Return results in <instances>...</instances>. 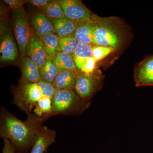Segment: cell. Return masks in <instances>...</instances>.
<instances>
[{"mask_svg": "<svg viewBox=\"0 0 153 153\" xmlns=\"http://www.w3.org/2000/svg\"><path fill=\"white\" fill-rule=\"evenodd\" d=\"M45 120L32 113L22 121L4 108L1 111L0 135L9 140L19 150L30 148L35 142L38 131Z\"/></svg>", "mask_w": 153, "mask_h": 153, "instance_id": "cell-1", "label": "cell"}, {"mask_svg": "<svg viewBox=\"0 0 153 153\" xmlns=\"http://www.w3.org/2000/svg\"><path fill=\"white\" fill-rule=\"evenodd\" d=\"M49 0H29L27 1L32 6L42 10L49 4Z\"/></svg>", "mask_w": 153, "mask_h": 153, "instance_id": "cell-26", "label": "cell"}, {"mask_svg": "<svg viewBox=\"0 0 153 153\" xmlns=\"http://www.w3.org/2000/svg\"><path fill=\"white\" fill-rule=\"evenodd\" d=\"M73 90L56 91L52 99V110L49 117L55 115H77L81 114L90 106Z\"/></svg>", "mask_w": 153, "mask_h": 153, "instance_id": "cell-2", "label": "cell"}, {"mask_svg": "<svg viewBox=\"0 0 153 153\" xmlns=\"http://www.w3.org/2000/svg\"><path fill=\"white\" fill-rule=\"evenodd\" d=\"M27 55L39 68L44 66L48 59L47 52L40 38L35 33L30 39L27 47Z\"/></svg>", "mask_w": 153, "mask_h": 153, "instance_id": "cell-9", "label": "cell"}, {"mask_svg": "<svg viewBox=\"0 0 153 153\" xmlns=\"http://www.w3.org/2000/svg\"><path fill=\"white\" fill-rule=\"evenodd\" d=\"M41 80L52 83L59 71L53 60L48 58L44 66L40 68Z\"/></svg>", "mask_w": 153, "mask_h": 153, "instance_id": "cell-19", "label": "cell"}, {"mask_svg": "<svg viewBox=\"0 0 153 153\" xmlns=\"http://www.w3.org/2000/svg\"><path fill=\"white\" fill-rule=\"evenodd\" d=\"M55 30V33L60 38L74 36L77 23L66 17L58 19H50Z\"/></svg>", "mask_w": 153, "mask_h": 153, "instance_id": "cell-16", "label": "cell"}, {"mask_svg": "<svg viewBox=\"0 0 153 153\" xmlns=\"http://www.w3.org/2000/svg\"><path fill=\"white\" fill-rule=\"evenodd\" d=\"M6 4H7L11 9L14 10L23 7V6L25 4L27 1H22V0H4V1Z\"/></svg>", "mask_w": 153, "mask_h": 153, "instance_id": "cell-25", "label": "cell"}, {"mask_svg": "<svg viewBox=\"0 0 153 153\" xmlns=\"http://www.w3.org/2000/svg\"><path fill=\"white\" fill-rule=\"evenodd\" d=\"M74 60L76 68L80 70L82 74H93L97 62L94 57L84 59H75Z\"/></svg>", "mask_w": 153, "mask_h": 153, "instance_id": "cell-22", "label": "cell"}, {"mask_svg": "<svg viewBox=\"0 0 153 153\" xmlns=\"http://www.w3.org/2000/svg\"><path fill=\"white\" fill-rule=\"evenodd\" d=\"M65 16L78 23L92 19V14L81 1L77 0H59Z\"/></svg>", "mask_w": 153, "mask_h": 153, "instance_id": "cell-6", "label": "cell"}, {"mask_svg": "<svg viewBox=\"0 0 153 153\" xmlns=\"http://www.w3.org/2000/svg\"><path fill=\"white\" fill-rule=\"evenodd\" d=\"M35 33L39 38L50 33H55V30L50 19L41 11L33 15L30 20Z\"/></svg>", "mask_w": 153, "mask_h": 153, "instance_id": "cell-14", "label": "cell"}, {"mask_svg": "<svg viewBox=\"0 0 153 153\" xmlns=\"http://www.w3.org/2000/svg\"><path fill=\"white\" fill-rule=\"evenodd\" d=\"M78 42L74 36L59 38L57 52H62L72 55L74 53Z\"/></svg>", "mask_w": 153, "mask_h": 153, "instance_id": "cell-21", "label": "cell"}, {"mask_svg": "<svg viewBox=\"0 0 153 153\" xmlns=\"http://www.w3.org/2000/svg\"><path fill=\"white\" fill-rule=\"evenodd\" d=\"M47 52L48 58L54 60L57 53L59 38L55 33H52L40 37Z\"/></svg>", "mask_w": 153, "mask_h": 153, "instance_id": "cell-18", "label": "cell"}, {"mask_svg": "<svg viewBox=\"0 0 153 153\" xmlns=\"http://www.w3.org/2000/svg\"><path fill=\"white\" fill-rule=\"evenodd\" d=\"M1 60L2 62H13L18 57L19 50L11 31L7 29L2 35L0 45Z\"/></svg>", "mask_w": 153, "mask_h": 153, "instance_id": "cell-8", "label": "cell"}, {"mask_svg": "<svg viewBox=\"0 0 153 153\" xmlns=\"http://www.w3.org/2000/svg\"><path fill=\"white\" fill-rule=\"evenodd\" d=\"M41 11L50 19H58L66 17L63 8L58 1H50Z\"/></svg>", "mask_w": 153, "mask_h": 153, "instance_id": "cell-20", "label": "cell"}, {"mask_svg": "<svg viewBox=\"0 0 153 153\" xmlns=\"http://www.w3.org/2000/svg\"><path fill=\"white\" fill-rule=\"evenodd\" d=\"M53 61L59 71L67 70L77 72L76 65L72 55L58 52Z\"/></svg>", "mask_w": 153, "mask_h": 153, "instance_id": "cell-17", "label": "cell"}, {"mask_svg": "<svg viewBox=\"0 0 153 153\" xmlns=\"http://www.w3.org/2000/svg\"><path fill=\"white\" fill-rule=\"evenodd\" d=\"M94 45L78 43L72 56L75 59H84L93 57L92 49Z\"/></svg>", "mask_w": 153, "mask_h": 153, "instance_id": "cell-23", "label": "cell"}, {"mask_svg": "<svg viewBox=\"0 0 153 153\" xmlns=\"http://www.w3.org/2000/svg\"><path fill=\"white\" fill-rule=\"evenodd\" d=\"M95 30V22L92 17L90 20L77 23V27L74 36L78 43L94 46Z\"/></svg>", "mask_w": 153, "mask_h": 153, "instance_id": "cell-13", "label": "cell"}, {"mask_svg": "<svg viewBox=\"0 0 153 153\" xmlns=\"http://www.w3.org/2000/svg\"><path fill=\"white\" fill-rule=\"evenodd\" d=\"M114 49L111 47L94 46L92 49V55L96 61H100L113 52Z\"/></svg>", "mask_w": 153, "mask_h": 153, "instance_id": "cell-24", "label": "cell"}, {"mask_svg": "<svg viewBox=\"0 0 153 153\" xmlns=\"http://www.w3.org/2000/svg\"><path fill=\"white\" fill-rule=\"evenodd\" d=\"M20 84L37 83L41 80L40 68L29 56L22 57Z\"/></svg>", "mask_w": 153, "mask_h": 153, "instance_id": "cell-10", "label": "cell"}, {"mask_svg": "<svg viewBox=\"0 0 153 153\" xmlns=\"http://www.w3.org/2000/svg\"><path fill=\"white\" fill-rule=\"evenodd\" d=\"M136 86L153 85V55L140 64L134 74Z\"/></svg>", "mask_w": 153, "mask_h": 153, "instance_id": "cell-11", "label": "cell"}, {"mask_svg": "<svg viewBox=\"0 0 153 153\" xmlns=\"http://www.w3.org/2000/svg\"><path fill=\"white\" fill-rule=\"evenodd\" d=\"M92 18L95 24L96 46L111 47L114 49L119 47L121 41L120 34L109 19L100 18L94 14Z\"/></svg>", "mask_w": 153, "mask_h": 153, "instance_id": "cell-4", "label": "cell"}, {"mask_svg": "<svg viewBox=\"0 0 153 153\" xmlns=\"http://www.w3.org/2000/svg\"><path fill=\"white\" fill-rule=\"evenodd\" d=\"M78 75L77 72L74 71L65 70L59 71L52 84L56 91L73 90Z\"/></svg>", "mask_w": 153, "mask_h": 153, "instance_id": "cell-15", "label": "cell"}, {"mask_svg": "<svg viewBox=\"0 0 153 153\" xmlns=\"http://www.w3.org/2000/svg\"><path fill=\"white\" fill-rule=\"evenodd\" d=\"M12 22L20 54L22 57L27 56L28 46L33 33L23 7L14 11Z\"/></svg>", "mask_w": 153, "mask_h": 153, "instance_id": "cell-5", "label": "cell"}, {"mask_svg": "<svg viewBox=\"0 0 153 153\" xmlns=\"http://www.w3.org/2000/svg\"><path fill=\"white\" fill-rule=\"evenodd\" d=\"M100 80L93 74H78L74 86L76 94L85 101H89L97 89H98Z\"/></svg>", "mask_w": 153, "mask_h": 153, "instance_id": "cell-7", "label": "cell"}, {"mask_svg": "<svg viewBox=\"0 0 153 153\" xmlns=\"http://www.w3.org/2000/svg\"><path fill=\"white\" fill-rule=\"evenodd\" d=\"M4 146L2 153H16L14 146L11 142L7 139H4Z\"/></svg>", "mask_w": 153, "mask_h": 153, "instance_id": "cell-27", "label": "cell"}, {"mask_svg": "<svg viewBox=\"0 0 153 153\" xmlns=\"http://www.w3.org/2000/svg\"><path fill=\"white\" fill-rule=\"evenodd\" d=\"M45 97L37 82L20 84L14 94L13 103L28 115L33 113L38 102Z\"/></svg>", "mask_w": 153, "mask_h": 153, "instance_id": "cell-3", "label": "cell"}, {"mask_svg": "<svg viewBox=\"0 0 153 153\" xmlns=\"http://www.w3.org/2000/svg\"><path fill=\"white\" fill-rule=\"evenodd\" d=\"M56 132L46 126L40 128L30 153H44L55 142Z\"/></svg>", "mask_w": 153, "mask_h": 153, "instance_id": "cell-12", "label": "cell"}]
</instances>
